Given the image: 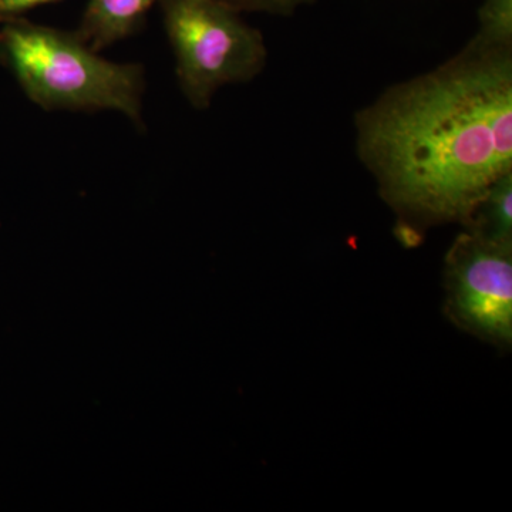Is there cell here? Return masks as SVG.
<instances>
[{
	"label": "cell",
	"mask_w": 512,
	"mask_h": 512,
	"mask_svg": "<svg viewBox=\"0 0 512 512\" xmlns=\"http://www.w3.org/2000/svg\"><path fill=\"white\" fill-rule=\"evenodd\" d=\"M478 19L456 57L356 117L357 154L404 242L434 225L463 224L488 187L512 173V15L484 5Z\"/></svg>",
	"instance_id": "obj_1"
},
{
	"label": "cell",
	"mask_w": 512,
	"mask_h": 512,
	"mask_svg": "<svg viewBox=\"0 0 512 512\" xmlns=\"http://www.w3.org/2000/svg\"><path fill=\"white\" fill-rule=\"evenodd\" d=\"M0 63L46 111H120L143 127L144 69L103 59L76 35L26 18L0 22Z\"/></svg>",
	"instance_id": "obj_2"
},
{
	"label": "cell",
	"mask_w": 512,
	"mask_h": 512,
	"mask_svg": "<svg viewBox=\"0 0 512 512\" xmlns=\"http://www.w3.org/2000/svg\"><path fill=\"white\" fill-rule=\"evenodd\" d=\"M177 79L194 109L210 107L225 84L247 83L266 63L264 37L220 0H161Z\"/></svg>",
	"instance_id": "obj_3"
},
{
	"label": "cell",
	"mask_w": 512,
	"mask_h": 512,
	"mask_svg": "<svg viewBox=\"0 0 512 512\" xmlns=\"http://www.w3.org/2000/svg\"><path fill=\"white\" fill-rule=\"evenodd\" d=\"M444 312L457 328L510 350L512 244L461 232L444 264Z\"/></svg>",
	"instance_id": "obj_4"
},
{
	"label": "cell",
	"mask_w": 512,
	"mask_h": 512,
	"mask_svg": "<svg viewBox=\"0 0 512 512\" xmlns=\"http://www.w3.org/2000/svg\"><path fill=\"white\" fill-rule=\"evenodd\" d=\"M161 0H89L76 35L99 53L114 43L136 35L147 13Z\"/></svg>",
	"instance_id": "obj_5"
},
{
	"label": "cell",
	"mask_w": 512,
	"mask_h": 512,
	"mask_svg": "<svg viewBox=\"0 0 512 512\" xmlns=\"http://www.w3.org/2000/svg\"><path fill=\"white\" fill-rule=\"evenodd\" d=\"M466 231L512 244V173L498 178L473 205L463 222Z\"/></svg>",
	"instance_id": "obj_6"
},
{
	"label": "cell",
	"mask_w": 512,
	"mask_h": 512,
	"mask_svg": "<svg viewBox=\"0 0 512 512\" xmlns=\"http://www.w3.org/2000/svg\"><path fill=\"white\" fill-rule=\"evenodd\" d=\"M238 12H265L271 15L289 16L303 5L315 0H220Z\"/></svg>",
	"instance_id": "obj_7"
},
{
	"label": "cell",
	"mask_w": 512,
	"mask_h": 512,
	"mask_svg": "<svg viewBox=\"0 0 512 512\" xmlns=\"http://www.w3.org/2000/svg\"><path fill=\"white\" fill-rule=\"evenodd\" d=\"M56 2H59V0H0V22L13 18H23V15L32 9Z\"/></svg>",
	"instance_id": "obj_8"
}]
</instances>
